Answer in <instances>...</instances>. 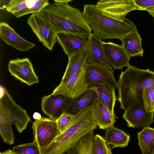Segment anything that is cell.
<instances>
[{
	"label": "cell",
	"mask_w": 154,
	"mask_h": 154,
	"mask_svg": "<svg viewBox=\"0 0 154 154\" xmlns=\"http://www.w3.org/2000/svg\"><path fill=\"white\" fill-rule=\"evenodd\" d=\"M75 116V115L64 112L56 120L61 133L64 132L70 125Z\"/></svg>",
	"instance_id": "obj_31"
},
{
	"label": "cell",
	"mask_w": 154,
	"mask_h": 154,
	"mask_svg": "<svg viewBox=\"0 0 154 154\" xmlns=\"http://www.w3.org/2000/svg\"><path fill=\"white\" fill-rule=\"evenodd\" d=\"M88 62V59L80 70L71 76L66 81L61 82L52 94L63 95L73 99L88 89L85 79V73Z\"/></svg>",
	"instance_id": "obj_9"
},
{
	"label": "cell",
	"mask_w": 154,
	"mask_h": 154,
	"mask_svg": "<svg viewBox=\"0 0 154 154\" xmlns=\"http://www.w3.org/2000/svg\"><path fill=\"white\" fill-rule=\"evenodd\" d=\"M93 154H112V149L104 138L98 134L94 137Z\"/></svg>",
	"instance_id": "obj_28"
},
{
	"label": "cell",
	"mask_w": 154,
	"mask_h": 154,
	"mask_svg": "<svg viewBox=\"0 0 154 154\" xmlns=\"http://www.w3.org/2000/svg\"><path fill=\"white\" fill-rule=\"evenodd\" d=\"M8 68L12 76L29 86L39 82L32 64L28 58L10 60Z\"/></svg>",
	"instance_id": "obj_11"
},
{
	"label": "cell",
	"mask_w": 154,
	"mask_h": 154,
	"mask_svg": "<svg viewBox=\"0 0 154 154\" xmlns=\"http://www.w3.org/2000/svg\"><path fill=\"white\" fill-rule=\"evenodd\" d=\"M121 41L122 45L130 58L143 56L144 51L142 45V40L137 29L126 35Z\"/></svg>",
	"instance_id": "obj_22"
},
{
	"label": "cell",
	"mask_w": 154,
	"mask_h": 154,
	"mask_svg": "<svg viewBox=\"0 0 154 154\" xmlns=\"http://www.w3.org/2000/svg\"><path fill=\"white\" fill-rule=\"evenodd\" d=\"M11 150L14 154H42L37 144L34 140L31 143L14 146Z\"/></svg>",
	"instance_id": "obj_27"
},
{
	"label": "cell",
	"mask_w": 154,
	"mask_h": 154,
	"mask_svg": "<svg viewBox=\"0 0 154 154\" xmlns=\"http://www.w3.org/2000/svg\"><path fill=\"white\" fill-rule=\"evenodd\" d=\"M103 138L112 149L116 147H124L127 146L130 137L123 130L114 126L107 129Z\"/></svg>",
	"instance_id": "obj_23"
},
{
	"label": "cell",
	"mask_w": 154,
	"mask_h": 154,
	"mask_svg": "<svg viewBox=\"0 0 154 154\" xmlns=\"http://www.w3.org/2000/svg\"><path fill=\"white\" fill-rule=\"evenodd\" d=\"M87 41L89 49L88 60L89 62L103 65L110 70L112 68L107 60L102 46L103 42L94 33H91Z\"/></svg>",
	"instance_id": "obj_17"
},
{
	"label": "cell",
	"mask_w": 154,
	"mask_h": 154,
	"mask_svg": "<svg viewBox=\"0 0 154 154\" xmlns=\"http://www.w3.org/2000/svg\"><path fill=\"white\" fill-rule=\"evenodd\" d=\"M49 4V1L48 0H34L32 4L28 7L13 15L15 17L18 18L30 13L39 14Z\"/></svg>",
	"instance_id": "obj_26"
},
{
	"label": "cell",
	"mask_w": 154,
	"mask_h": 154,
	"mask_svg": "<svg viewBox=\"0 0 154 154\" xmlns=\"http://www.w3.org/2000/svg\"><path fill=\"white\" fill-rule=\"evenodd\" d=\"M72 99L61 94H51L42 98V109L49 118L57 120L67 109Z\"/></svg>",
	"instance_id": "obj_12"
},
{
	"label": "cell",
	"mask_w": 154,
	"mask_h": 154,
	"mask_svg": "<svg viewBox=\"0 0 154 154\" xmlns=\"http://www.w3.org/2000/svg\"><path fill=\"white\" fill-rule=\"evenodd\" d=\"M0 37L7 45L23 52L35 46L22 37L8 24L4 22L0 23Z\"/></svg>",
	"instance_id": "obj_15"
},
{
	"label": "cell",
	"mask_w": 154,
	"mask_h": 154,
	"mask_svg": "<svg viewBox=\"0 0 154 154\" xmlns=\"http://www.w3.org/2000/svg\"><path fill=\"white\" fill-rule=\"evenodd\" d=\"M151 87H154V71L131 66L128 67L124 72H122L117 83V99L120 103V108L125 111L136 103L145 110L142 93Z\"/></svg>",
	"instance_id": "obj_2"
},
{
	"label": "cell",
	"mask_w": 154,
	"mask_h": 154,
	"mask_svg": "<svg viewBox=\"0 0 154 154\" xmlns=\"http://www.w3.org/2000/svg\"><path fill=\"white\" fill-rule=\"evenodd\" d=\"M97 93L98 99L101 100L112 113H114V108L117 100L115 89L110 85L104 84H96L88 87Z\"/></svg>",
	"instance_id": "obj_21"
},
{
	"label": "cell",
	"mask_w": 154,
	"mask_h": 154,
	"mask_svg": "<svg viewBox=\"0 0 154 154\" xmlns=\"http://www.w3.org/2000/svg\"><path fill=\"white\" fill-rule=\"evenodd\" d=\"M154 112H148L135 103L130 106L122 115L127 122V126L141 128L149 127L153 122Z\"/></svg>",
	"instance_id": "obj_13"
},
{
	"label": "cell",
	"mask_w": 154,
	"mask_h": 154,
	"mask_svg": "<svg viewBox=\"0 0 154 154\" xmlns=\"http://www.w3.org/2000/svg\"><path fill=\"white\" fill-rule=\"evenodd\" d=\"M94 136L93 132L82 137L67 154H93V146Z\"/></svg>",
	"instance_id": "obj_25"
},
{
	"label": "cell",
	"mask_w": 154,
	"mask_h": 154,
	"mask_svg": "<svg viewBox=\"0 0 154 154\" xmlns=\"http://www.w3.org/2000/svg\"><path fill=\"white\" fill-rule=\"evenodd\" d=\"M137 138L142 154H154V128H143L138 132Z\"/></svg>",
	"instance_id": "obj_24"
},
{
	"label": "cell",
	"mask_w": 154,
	"mask_h": 154,
	"mask_svg": "<svg viewBox=\"0 0 154 154\" xmlns=\"http://www.w3.org/2000/svg\"><path fill=\"white\" fill-rule=\"evenodd\" d=\"M114 70L101 64L90 63L88 60L85 73V83L88 88L94 84H104L115 89L117 82L115 78Z\"/></svg>",
	"instance_id": "obj_10"
},
{
	"label": "cell",
	"mask_w": 154,
	"mask_h": 154,
	"mask_svg": "<svg viewBox=\"0 0 154 154\" xmlns=\"http://www.w3.org/2000/svg\"><path fill=\"white\" fill-rule=\"evenodd\" d=\"M98 126L93 107L84 109L75 115L70 125L60 133L43 154H64L85 135L94 132Z\"/></svg>",
	"instance_id": "obj_3"
},
{
	"label": "cell",
	"mask_w": 154,
	"mask_h": 154,
	"mask_svg": "<svg viewBox=\"0 0 154 154\" xmlns=\"http://www.w3.org/2000/svg\"><path fill=\"white\" fill-rule=\"evenodd\" d=\"M94 116L99 129H107L114 127L118 117L112 113L105 105L98 99L93 107Z\"/></svg>",
	"instance_id": "obj_19"
},
{
	"label": "cell",
	"mask_w": 154,
	"mask_h": 154,
	"mask_svg": "<svg viewBox=\"0 0 154 154\" xmlns=\"http://www.w3.org/2000/svg\"><path fill=\"white\" fill-rule=\"evenodd\" d=\"M0 154H14L12 152V150L9 149L5 151L0 152Z\"/></svg>",
	"instance_id": "obj_35"
},
{
	"label": "cell",
	"mask_w": 154,
	"mask_h": 154,
	"mask_svg": "<svg viewBox=\"0 0 154 154\" xmlns=\"http://www.w3.org/2000/svg\"><path fill=\"white\" fill-rule=\"evenodd\" d=\"M102 46L105 56L112 69H122L131 66L129 63L131 58L122 45L103 42Z\"/></svg>",
	"instance_id": "obj_14"
},
{
	"label": "cell",
	"mask_w": 154,
	"mask_h": 154,
	"mask_svg": "<svg viewBox=\"0 0 154 154\" xmlns=\"http://www.w3.org/2000/svg\"><path fill=\"white\" fill-rule=\"evenodd\" d=\"M32 117L35 120H40L42 118L41 114L37 112H35L33 113Z\"/></svg>",
	"instance_id": "obj_33"
},
{
	"label": "cell",
	"mask_w": 154,
	"mask_h": 154,
	"mask_svg": "<svg viewBox=\"0 0 154 154\" xmlns=\"http://www.w3.org/2000/svg\"><path fill=\"white\" fill-rule=\"evenodd\" d=\"M72 0H54L39 13L52 28L56 34L69 33L88 38L91 30L82 13L70 6Z\"/></svg>",
	"instance_id": "obj_1"
},
{
	"label": "cell",
	"mask_w": 154,
	"mask_h": 154,
	"mask_svg": "<svg viewBox=\"0 0 154 154\" xmlns=\"http://www.w3.org/2000/svg\"><path fill=\"white\" fill-rule=\"evenodd\" d=\"M82 13L90 28L103 40L117 38L121 41L137 29L136 25L126 18L119 20L103 15L92 4L84 5Z\"/></svg>",
	"instance_id": "obj_4"
},
{
	"label": "cell",
	"mask_w": 154,
	"mask_h": 154,
	"mask_svg": "<svg viewBox=\"0 0 154 154\" xmlns=\"http://www.w3.org/2000/svg\"><path fill=\"white\" fill-rule=\"evenodd\" d=\"M57 38L68 58L88 45L86 39L71 33H59Z\"/></svg>",
	"instance_id": "obj_16"
},
{
	"label": "cell",
	"mask_w": 154,
	"mask_h": 154,
	"mask_svg": "<svg viewBox=\"0 0 154 154\" xmlns=\"http://www.w3.org/2000/svg\"><path fill=\"white\" fill-rule=\"evenodd\" d=\"M141 10L147 11L154 9V0H134Z\"/></svg>",
	"instance_id": "obj_32"
},
{
	"label": "cell",
	"mask_w": 154,
	"mask_h": 154,
	"mask_svg": "<svg viewBox=\"0 0 154 154\" xmlns=\"http://www.w3.org/2000/svg\"><path fill=\"white\" fill-rule=\"evenodd\" d=\"M31 121L26 111L15 102L6 89L5 96L0 99V122L14 125L20 133Z\"/></svg>",
	"instance_id": "obj_5"
},
{
	"label": "cell",
	"mask_w": 154,
	"mask_h": 154,
	"mask_svg": "<svg viewBox=\"0 0 154 154\" xmlns=\"http://www.w3.org/2000/svg\"><path fill=\"white\" fill-rule=\"evenodd\" d=\"M27 23L43 45L51 51L57 41L52 28L40 14H32Z\"/></svg>",
	"instance_id": "obj_8"
},
{
	"label": "cell",
	"mask_w": 154,
	"mask_h": 154,
	"mask_svg": "<svg viewBox=\"0 0 154 154\" xmlns=\"http://www.w3.org/2000/svg\"><path fill=\"white\" fill-rule=\"evenodd\" d=\"M34 0H11L7 4L6 8L8 12L12 14L29 6Z\"/></svg>",
	"instance_id": "obj_30"
},
{
	"label": "cell",
	"mask_w": 154,
	"mask_h": 154,
	"mask_svg": "<svg viewBox=\"0 0 154 154\" xmlns=\"http://www.w3.org/2000/svg\"><path fill=\"white\" fill-rule=\"evenodd\" d=\"M97 99L95 91L91 89H88L72 99L65 112L75 115L84 109L93 107Z\"/></svg>",
	"instance_id": "obj_18"
},
{
	"label": "cell",
	"mask_w": 154,
	"mask_h": 154,
	"mask_svg": "<svg viewBox=\"0 0 154 154\" xmlns=\"http://www.w3.org/2000/svg\"><path fill=\"white\" fill-rule=\"evenodd\" d=\"M143 105L147 112H154V87H149L142 93Z\"/></svg>",
	"instance_id": "obj_29"
},
{
	"label": "cell",
	"mask_w": 154,
	"mask_h": 154,
	"mask_svg": "<svg viewBox=\"0 0 154 154\" xmlns=\"http://www.w3.org/2000/svg\"><path fill=\"white\" fill-rule=\"evenodd\" d=\"M0 99L3 97L5 95L6 93V88L1 85L0 87Z\"/></svg>",
	"instance_id": "obj_34"
},
{
	"label": "cell",
	"mask_w": 154,
	"mask_h": 154,
	"mask_svg": "<svg viewBox=\"0 0 154 154\" xmlns=\"http://www.w3.org/2000/svg\"><path fill=\"white\" fill-rule=\"evenodd\" d=\"M89 52L88 45L68 58V64L61 82L66 81L71 76L84 66L88 59Z\"/></svg>",
	"instance_id": "obj_20"
},
{
	"label": "cell",
	"mask_w": 154,
	"mask_h": 154,
	"mask_svg": "<svg viewBox=\"0 0 154 154\" xmlns=\"http://www.w3.org/2000/svg\"><path fill=\"white\" fill-rule=\"evenodd\" d=\"M148 12L153 17L154 19V9L149 11Z\"/></svg>",
	"instance_id": "obj_36"
},
{
	"label": "cell",
	"mask_w": 154,
	"mask_h": 154,
	"mask_svg": "<svg viewBox=\"0 0 154 154\" xmlns=\"http://www.w3.org/2000/svg\"><path fill=\"white\" fill-rule=\"evenodd\" d=\"M34 141L37 144L42 154L61 133L57 122L50 118L42 117L33 122Z\"/></svg>",
	"instance_id": "obj_6"
},
{
	"label": "cell",
	"mask_w": 154,
	"mask_h": 154,
	"mask_svg": "<svg viewBox=\"0 0 154 154\" xmlns=\"http://www.w3.org/2000/svg\"><path fill=\"white\" fill-rule=\"evenodd\" d=\"M95 6L103 15L119 20L133 11L140 10L134 0H99Z\"/></svg>",
	"instance_id": "obj_7"
}]
</instances>
